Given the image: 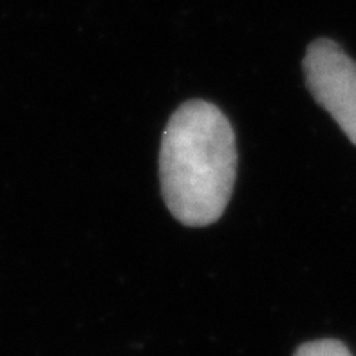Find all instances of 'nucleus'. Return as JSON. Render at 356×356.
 I'll return each mask as SVG.
<instances>
[{
	"instance_id": "7ed1b4c3",
	"label": "nucleus",
	"mask_w": 356,
	"mask_h": 356,
	"mask_svg": "<svg viewBox=\"0 0 356 356\" xmlns=\"http://www.w3.org/2000/svg\"><path fill=\"white\" fill-rule=\"evenodd\" d=\"M295 356H353L348 346L339 340H315V342L302 343L297 349Z\"/></svg>"
},
{
	"instance_id": "f03ea898",
	"label": "nucleus",
	"mask_w": 356,
	"mask_h": 356,
	"mask_svg": "<svg viewBox=\"0 0 356 356\" xmlns=\"http://www.w3.org/2000/svg\"><path fill=\"white\" fill-rule=\"evenodd\" d=\"M306 86L316 104L339 123L356 147V62L331 38L307 45L302 62Z\"/></svg>"
},
{
	"instance_id": "f257e3e1",
	"label": "nucleus",
	"mask_w": 356,
	"mask_h": 356,
	"mask_svg": "<svg viewBox=\"0 0 356 356\" xmlns=\"http://www.w3.org/2000/svg\"><path fill=\"white\" fill-rule=\"evenodd\" d=\"M237 147L228 118L203 99H190L168 120L159 150L165 204L186 226L219 221L232 197Z\"/></svg>"
}]
</instances>
